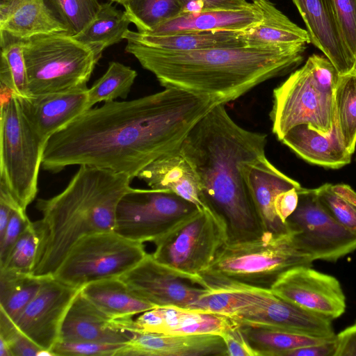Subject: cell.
Masks as SVG:
<instances>
[{
	"label": "cell",
	"mask_w": 356,
	"mask_h": 356,
	"mask_svg": "<svg viewBox=\"0 0 356 356\" xmlns=\"http://www.w3.org/2000/svg\"><path fill=\"white\" fill-rule=\"evenodd\" d=\"M218 104L181 90H164L87 110L47 140L42 167L58 172L89 165L137 177L179 148L192 128Z\"/></svg>",
	"instance_id": "cell-1"
},
{
	"label": "cell",
	"mask_w": 356,
	"mask_h": 356,
	"mask_svg": "<svg viewBox=\"0 0 356 356\" xmlns=\"http://www.w3.org/2000/svg\"><path fill=\"white\" fill-rule=\"evenodd\" d=\"M225 105H216L192 128L179 151L197 175L207 208L225 222L227 243H238L269 233L242 172L244 164L266 156L267 136L239 126Z\"/></svg>",
	"instance_id": "cell-2"
},
{
	"label": "cell",
	"mask_w": 356,
	"mask_h": 356,
	"mask_svg": "<svg viewBox=\"0 0 356 356\" xmlns=\"http://www.w3.org/2000/svg\"><path fill=\"white\" fill-rule=\"evenodd\" d=\"M125 40V51L164 88L207 97L223 104L269 79L291 72L302 63L307 45L249 44L170 51Z\"/></svg>",
	"instance_id": "cell-3"
},
{
	"label": "cell",
	"mask_w": 356,
	"mask_h": 356,
	"mask_svg": "<svg viewBox=\"0 0 356 356\" xmlns=\"http://www.w3.org/2000/svg\"><path fill=\"white\" fill-rule=\"evenodd\" d=\"M125 174L80 165L66 188L48 199H39L42 218L33 222L38 243L31 274L53 276L69 250L81 238L114 231L121 198L133 188Z\"/></svg>",
	"instance_id": "cell-4"
},
{
	"label": "cell",
	"mask_w": 356,
	"mask_h": 356,
	"mask_svg": "<svg viewBox=\"0 0 356 356\" xmlns=\"http://www.w3.org/2000/svg\"><path fill=\"white\" fill-rule=\"evenodd\" d=\"M339 75L325 56L314 54L273 90L270 117L272 131L279 140L300 124H308L323 134L331 131Z\"/></svg>",
	"instance_id": "cell-5"
},
{
	"label": "cell",
	"mask_w": 356,
	"mask_h": 356,
	"mask_svg": "<svg viewBox=\"0 0 356 356\" xmlns=\"http://www.w3.org/2000/svg\"><path fill=\"white\" fill-rule=\"evenodd\" d=\"M312 261L294 245L288 232L261 239L225 243L202 274L203 287L235 283L270 289L286 271Z\"/></svg>",
	"instance_id": "cell-6"
},
{
	"label": "cell",
	"mask_w": 356,
	"mask_h": 356,
	"mask_svg": "<svg viewBox=\"0 0 356 356\" xmlns=\"http://www.w3.org/2000/svg\"><path fill=\"white\" fill-rule=\"evenodd\" d=\"M29 96L86 86L99 59L87 45L63 33L25 38Z\"/></svg>",
	"instance_id": "cell-7"
},
{
	"label": "cell",
	"mask_w": 356,
	"mask_h": 356,
	"mask_svg": "<svg viewBox=\"0 0 356 356\" xmlns=\"http://www.w3.org/2000/svg\"><path fill=\"white\" fill-rule=\"evenodd\" d=\"M0 92V184L26 210L38 193L46 143L29 124L17 96Z\"/></svg>",
	"instance_id": "cell-8"
},
{
	"label": "cell",
	"mask_w": 356,
	"mask_h": 356,
	"mask_svg": "<svg viewBox=\"0 0 356 356\" xmlns=\"http://www.w3.org/2000/svg\"><path fill=\"white\" fill-rule=\"evenodd\" d=\"M227 241L225 222L213 212L198 210L154 242L159 262L194 284L203 286L202 274Z\"/></svg>",
	"instance_id": "cell-9"
},
{
	"label": "cell",
	"mask_w": 356,
	"mask_h": 356,
	"mask_svg": "<svg viewBox=\"0 0 356 356\" xmlns=\"http://www.w3.org/2000/svg\"><path fill=\"white\" fill-rule=\"evenodd\" d=\"M147 254L143 243L128 239L115 231L95 233L74 244L53 276L81 289L95 281L121 277Z\"/></svg>",
	"instance_id": "cell-10"
},
{
	"label": "cell",
	"mask_w": 356,
	"mask_h": 356,
	"mask_svg": "<svg viewBox=\"0 0 356 356\" xmlns=\"http://www.w3.org/2000/svg\"><path fill=\"white\" fill-rule=\"evenodd\" d=\"M198 207L165 190L132 188L118 203L114 231L138 242H154Z\"/></svg>",
	"instance_id": "cell-11"
},
{
	"label": "cell",
	"mask_w": 356,
	"mask_h": 356,
	"mask_svg": "<svg viewBox=\"0 0 356 356\" xmlns=\"http://www.w3.org/2000/svg\"><path fill=\"white\" fill-rule=\"evenodd\" d=\"M285 224L294 245L312 261L336 262L356 250V234L330 215L315 188L302 187L298 191L297 208Z\"/></svg>",
	"instance_id": "cell-12"
},
{
	"label": "cell",
	"mask_w": 356,
	"mask_h": 356,
	"mask_svg": "<svg viewBox=\"0 0 356 356\" xmlns=\"http://www.w3.org/2000/svg\"><path fill=\"white\" fill-rule=\"evenodd\" d=\"M81 289L54 276L43 277L38 292L14 321L15 325L37 346L51 352L60 339L64 318Z\"/></svg>",
	"instance_id": "cell-13"
},
{
	"label": "cell",
	"mask_w": 356,
	"mask_h": 356,
	"mask_svg": "<svg viewBox=\"0 0 356 356\" xmlns=\"http://www.w3.org/2000/svg\"><path fill=\"white\" fill-rule=\"evenodd\" d=\"M275 296L304 309L335 319L346 311V296L339 280L300 266L284 273L270 288Z\"/></svg>",
	"instance_id": "cell-14"
},
{
	"label": "cell",
	"mask_w": 356,
	"mask_h": 356,
	"mask_svg": "<svg viewBox=\"0 0 356 356\" xmlns=\"http://www.w3.org/2000/svg\"><path fill=\"white\" fill-rule=\"evenodd\" d=\"M120 278L137 296L156 307L191 309L199 298L210 290L203 286H194V283L148 253Z\"/></svg>",
	"instance_id": "cell-15"
},
{
	"label": "cell",
	"mask_w": 356,
	"mask_h": 356,
	"mask_svg": "<svg viewBox=\"0 0 356 356\" xmlns=\"http://www.w3.org/2000/svg\"><path fill=\"white\" fill-rule=\"evenodd\" d=\"M234 318L239 324L272 326L313 337L332 339L336 335L332 320L288 302L270 289L256 305Z\"/></svg>",
	"instance_id": "cell-16"
},
{
	"label": "cell",
	"mask_w": 356,
	"mask_h": 356,
	"mask_svg": "<svg viewBox=\"0 0 356 356\" xmlns=\"http://www.w3.org/2000/svg\"><path fill=\"white\" fill-rule=\"evenodd\" d=\"M239 323L221 314L179 308L156 307L142 313L134 321L133 333L165 335L216 334L222 336Z\"/></svg>",
	"instance_id": "cell-17"
},
{
	"label": "cell",
	"mask_w": 356,
	"mask_h": 356,
	"mask_svg": "<svg viewBox=\"0 0 356 356\" xmlns=\"http://www.w3.org/2000/svg\"><path fill=\"white\" fill-rule=\"evenodd\" d=\"M307 28L311 43L323 52L339 74L355 70L356 60L339 26L334 0H292Z\"/></svg>",
	"instance_id": "cell-18"
},
{
	"label": "cell",
	"mask_w": 356,
	"mask_h": 356,
	"mask_svg": "<svg viewBox=\"0 0 356 356\" xmlns=\"http://www.w3.org/2000/svg\"><path fill=\"white\" fill-rule=\"evenodd\" d=\"M87 86L37 96L17 97L33 131L47 143L60 129L88 110Z\"/></svg>",
	"instance_id": "cell-19"
},
{
	"label": "cell",
	"mask_w": 356,
	"mask_h": 356,
	"mask_svg": "<svg viewBox=\"0 0 356 356\" xmlns=\"http://www.w3.org/2000/svg\"><path fill=\"white\" fill-rule=\"evenodd\" d=\"M117 356H228V353L219 335L135 332Z\"/></svg>",
	"instance_id": "cell-20"
},
{
	"label": "cell",
	"mask_w": 356,
	"mask_h": 356,
	"mask_svg": "<svg viewBox=\"0 0 356 356\" xmlns=\"http://www.w3.org/2000/svg\"><path fill=\"white\" fill-rule=\"evenodd\" d=\"M133 335L124 329V316L106 314L80 291L64 318L59 340L124 343Z\"/></svg>",
	"instance_id": "cell-21"
},
{
	"label": "cell",
	"mask_w": 356,
	"mask_h": 356,
	"mask_svg": "<svg viewBox=\"0 0 356 356\" xmlns=\"http://www.w3.org/2000/svg\"><path fill=\"white\" fill-rule=\"evenodd\" d=\"M242 172L267 231L275 234L287 232L286 224L275 213L274 201L280 193L300 188L301 185L277 168L266 156L244 164Z\"/></svg>",
	"instance_id": "cell-22"
},
{
	"label": "cell",
	"mask_w": 356,
	"mask_h": 356,
	"mask_svg": "<svg viewBox=\"0 0 356 356\" xmlns=\"http://www.w3.org/2000/svg\"><path fill=\"white\" fill-rule=\"evenodd\" d=\"M280 141L314 165L339 169L351 162L353 154L343 143L335 116L328 134L321 133L308 124H300L291 129Z\"/></svg>",
	"instance_id": "cell-23"
},
{
	"label": "cell",
	"mask_w": 356,
	"mask_h": 356,
	"mask_svg": "<svg viewBox=\"0 0 356 356\" xmlns=\"http://www.w3.org/2000/svg\"><path fill=\"white\" fill-rule=\"evenodd\" d=\"M137 177L150 188L169 191L195 204L200 210L209 211L203 202L197 175L179 148L149 163Z\"/></svg>",
	"instance_id": "cell-24"
},
{
	"label": "cell",
	"mask_w": 356,
	"mask_h": 356,
	"mask_svg": "<svg viewBox=\"0 0 356 356\" xmlns=\"http://www.w3.org/2000/svg\"><path fill=\"white\" fill-rule=\"evenodd\" d=\"M262 19L259 8L251 6L240 10H216L181 13L147 33L170 35L187 32L243 31L258 24Z\"/></svg>",
	"instance_id": "cell-25"
},
{
	"label": "cell",
	"mask_w": 356,
	"mask_h": 356,
	"mask_svg": "<svg viewBox=\"0 0 356 356\" xmlns=\"http://www.w3.org/2000/svg\"><path fill=\"white\" fill-rule=\"evenodd\" d=\"M261 10V20L256 25L240 31V35L250 44L290 45L310 44L306 29L293 23L270 0H252Z\"/></svg>",
	"instance_id": "cell-26"
},
{
	"label": "cell",
	"mask_w": 356,
	"mask_h": 356,
	"mask_svg": "<svg viewBox=\"0 0 356 356\" xmlns=\"http://www.w3.org/2000/svg\"><path fill=\"white\" fill-rule=\"evenodd\" d=\"M170 51H193L213 47H230L249 44L240 31L187 32L170 35H151L129 30L124 40Z\"/></svg>",
	"instance_id": "cell-27"
},
{
	"label": "cell",
	"mask_w": 356,
	"mask_h": 356,
	"mask_svg": "<svg viewBox=\"0 0 356 356\" xmlns=\"http://www.w3.org/2000/svg\"><path fill=\"white\" fill-rule=\"evenodd\" d=\"M81 291L98 309L113 318L133 316L156 308L137 296L120 277L89 283Z\"/></svg>",
	"instance_id": "cell-28"
},
{
	"label": "cell",
	"mask_w": 356,
	"mask_h": 356,
	"mask_svg": "<svg viewBox=\"0 0 356 356\" xmlns=\"http://www.w3.org/2000/svg\"><path fill=\"white\" fill-rule=\"evenodd\" d=\"M0 30L22 38L66 32L65 27L53 15L44 0H16L0 17Z\"/></svg>",
	"instance_id": "cell-29"
},
{
	"label": "cell",
	"mask_w": 356,
	"mask_h": 356,
	"mask_svg": "<svg viewBox=\"0 0 356 356\" xmlns=\"http://www.w3.org/2000/svg\"><path fill=\"white\" fill-rule=\"evenodd\" d=\"M240 327L257 356H284L289 350L334 339L313 337L261 325L240 324Z\"/></svg>",
	"instance_id": "cell-30"
},
{
	"label": "cell",
	"mask_w": 356,
	"mask_h": 356,
	"mask_svg": "<svg viewBox=\"0 0 356 356\" xmlns=\"http://www.w3.org/2000/svg\"><path fill=\"white\" fill-rule=\"evenodd\" d=\"M111 3H101L96 18L80 33L73 36L89 47L99 60L106 48L124 39L131 23L125 12L118 9Z\"/></svg>",
	"instance_id": "cell-31"
},
{
	"label": "cell",
	"mask_w": 356,
	"mask_h": 356,
	"mask_svg": "<svg viewBox=\"0 0 356 356\" xmlns=\"http://www.w3.org/2000/svg\"><path fill=\"white\" fill-rule=\"evenodd\" d=\"M25 38L0 30V86L18 97L29 96L24 55Z\"/></svg>",
	"instance_id": "cell-32"
},
{
	"label": "cell",
	"mask_w": 356,
	"mask_h": 356,
	"mask_svg": "<svg viewBox=\"0 0 356 356\" xmlns=\"http://www.w3.org/2000/svg\"><path fill=\"white\" fill-rule=\"evenodd\" d=\"M43 277L0 268V309L15 321L38 292Z\"/></svg>",
	"instance_id": "cell-33"
},
{
	"label": "cell",
	"mask_w": 356,
	"mask_h": 356,
	"mask_svg": "<svg viewBox=\"0 0 356 356\" xmlns=\"http://www.w3.org/2000/svg\"><path fill=\"white\" fill-rule=\"evenodd\" d=\"M335 117L347 149L356 147V71L340 74L334 91Z\"/></svg>",
	"instance_id": "cell-34"
},
{
	"label": "cell",
	"mask_w": 356,
	"mask_h": 356,
	"mask_svg": "<svg viewBox=\"0 0 356 356\" xmlns=\"http://www.w3.org/2000/svg\"><path fill=\"white\" fill-rule=\"evenodd\" d=\"M137 76L136 70L121 63L111 61L106 72L88 88V110L99 102L126 99Z\"/></svg>",
	"instance_id": "cell-35"
},
{
	"label": "cell",
	"mask_w": 356,
	"mask_h": 356,
	"mask_svg": "<svg viewBox=\"0 0 356 356\" xmlns=\"http://www.w3.org/2000/svg\"><path fill=\"white\" fill-rule=\"evenodd\" d=\"M124 12L140 33H148L161 24L183 13L179 0H129Z\"/></svg>",
	"instance_id": "cell-36"
},
{
	"label": "cell",
	"mask_w": 356,
	"mask_h": 356,
	"mask_svg": "<svg viewBox=\"0 0 356 356\" xmlns=\"http://www.w3.org/2000/svg\"><path fill=\"white\" fill-rule=\"evenodd\" d=\"M317 197L330 215L356 234V192L348 184H324L315 188Z\"/></svg>",
	"instance_id": "cell-37"
},
{
	"label": "cell",
	"mask_w": 356,
	"mask_h": 356,
	"mask_svg": "<svg viewBox=\"0 0 356 356\" xmlns=\"http://www.w3.org/2000/svg\"><path fill=\"white\" fill-rule=\"evenodd\" d=\"M53 15L65 27V33L74 36L84 30L97 16L98 0H44Z\"/></svg>",
	"instance_id": "cell-38"
},
{
	"label": "cell",
	"mask_w": 356,
	"mask_h": 356,
	"mask_svg": "<svg viewBox=\"0 0 356 356\" xmlns=\"http://www.w3.org/2000/svg\"><path fill=\"white\" fill-rule=\"evenodd\" d=\"M38 243V234L31 222L19 237L6 260L0 266V268H5L31 274Z\"/></svg>",
	"instance_id": "cell-39"
},
{
	"label": "cell",
	"mask_w": 356,
	"mask_h": 356,
	"mask_svg": "<svg viewBox=\"0 0 356 356\" xmlns=\"http://www.w3.org/2000/svg\"><path fill=\"white\" fill-rule=\"evenodd\" d=\"M124 343L59 340L51 353L53 356H117Z\"/></svg>",
	"instance_id": "cell-40"
},
{
	"label": "cell",
	"mask_w": 356,
	"mask_h": 356,
	"mask_svg": "<svg viewBox=\"0 0 356 356\" xmlns=\"http://www.w3.org/2000/svg\"><path fill=\"white\" fill-rule=\"evenodd\" d=\"M0 339L7 343L12 356H41L44 350L26 336L1 309Z\"/></svg>",
	"instance_id": "cell-41"
},
{
	"label": "cell",
	"mask_w": 356,
	"mask_h": 356,
	"mask_svg": "<svg viewBox=\"0 0 356 356\" xmlns=\"http://www.w3.org/2000/svg\"><path fill=\"white\" fill-rule=\"evenodd\" d=\"M346 44L356 60V0H334Z\"/></svg>",
	"instance_id": "cell-42"
},
{
	"label": "cell",
	"mask_w": 356,
	"mask_h": 356,
	"mask_svg": "<svg viewBox=\"0 0 356 356\" xmlns=\"http://www.w3.org/2000/svg\"><path fill=\"white\" fill-rule=\"evenodd\" d=\"M31 222L26 210L20 207L13 209L6 230L0 237V266L3 264L17 239Z\"/></svg>",
	"instance_id": "cell-43"
},
{
	"label": "cell",
	"mask_w": 356,
	"mask_h": 356,
	"mask_svg": "<svg viewBox=\"0 0 356 356\" xmlns=\"http://www.w3.org/2000/svg\"><path fill=\"white\" fill-rule=\"evenodd\" d=\"M183 13L216 10H240L251 6L246 0H179Z\"/></svg>",
	"instance_id": "cell-44"
},
{
	"label": "cell",
	"mask_w": 356,
	"mask_h": 356,
	"mask_svg": "<svg viewBox=\"0 0 356 356\" xmlns=\"http://www.w3.org/2000/svg\"><path fill=\"white\" fill-rule=\"evenodd\" d=\"M221 337L226 344L228 356H257L243 335L240 324L225 332Z\"/></svg>",
	"instance_id": "cell-45"
},
{
	"label": "cell",
	"mask_w": 356,
	"mask_h": 356,
	"mask_svg": "<svg viewBox=\"0 0 356 356\" xmlns=\"http://www.w3.org/2000/svg\"><path fill=\"white\" fill-rule=\"evenodd\" d=\"M302 188H293L282 191L275 197L274 201L275 211L283 223H285L286 219L297 208L298 204V191Z\"/></svg>",
	"instance_id": "cell-46"
},
{
	"label": "cell",
	"mask_w": 356,
	"mask_h": 356,
	"mask_svg": "<svg viewBox=\"0 0 356 356\" xmlns=\"http://www.w3.org/2000/svg\"><path fill=\"white\" fill-rule=\"evenodd\" d=\"M334 356H356V323L335 336Z\"/></svg>",
	"instance_id": "cell-47"
},
{
	"label": "cell",
	"mask_w": 356,
	"mask_h": 356,
	"mask_svg": "<svg viewBox=\"0 0 356 356\" xmlns=\"http://www.w3.org/2000/svg\"><path fill=\"white\" fill-rule=\"evenodd\" d=\"M335 350L336 343L334 337V339L322 343L289 350L284 356H334Z\"/></svg>",
	"instance_id": "cell-48"
},
{
	"label": "cell",
	"mask_w": 356,
	"mask_h": 356,
	"mask_svg": "<svg viewBox=\"0 0 356 356\" xmlns=\"http://www.w3.org/2000/svg\"><path fill=\"white\" fill-rule=\"evenodd\" d=\"M16 0H0V17L3 16Z\"/></svg>",
	"instance_id": "cell-49"
},
{
	"label": "cell",
	"mask_w": 356,
	"mask_h": 356,
	"mask_svg": "<svg viewBox=\"0 0 356 356\" xmlns=\"http://www.w3.org/2000/svg\"><path fill=\"white\" fill-rule=\"evenodd\" d=\"M108 1L112 3H117L123 5L124 3H126L127 1H128L129 0H108Z\"/></svg>",
	"instance_id": "cell-50"
},
{
	"label": "cell",
	"mask_w": 356,
	"mask_h": 356,
	"mask_svg": "<svg viewBox=\"0 0 356 356\" xmlns=\"http://www.w3.org/2000/svg\"><path fill=\"white\" fill-rule=\"evenodd\" d=\"M354 70L356 71V64H355V70Z\"/></svg>",
	"instance_id": "cell-51"
},
{
	"label": "cell",
	"mask_w": 356,
	"mask_h": 356,
	"mask_svg": "<svg viewBox=\"0 0 356 356\" xmlns=\"http://www.w3.org/2000/svg\"><path fill=\"white\" fill-rule=\"evenodd\" d=\"M355 161H356V158H355Z\"/></svg>",
	"instance_id": "cell-52"
},
{
	"label": "cell",
	"mask_w": 356,
	"mask_h": 356,
	"mask_svg": "<svg viewBox=\"0 0 356 356\" xmlns=\"http://www.w3.org/2000/svg\"><path fill=\"white\" fill-rule=\"evenodd\" d=\"M356 323V322H355Z\"/></svg>",
	"instance_id": "cell-53"
}]
</instances>
